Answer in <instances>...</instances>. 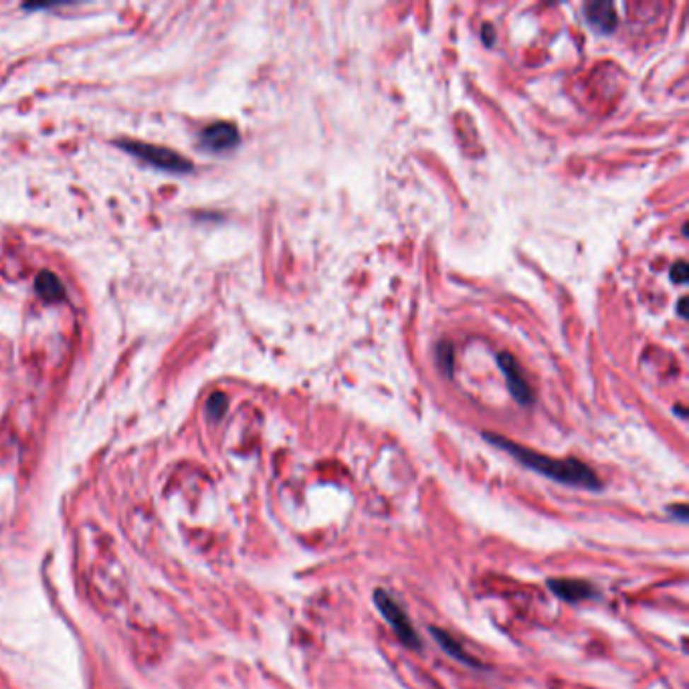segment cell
Masks as SVG:
<instances>
[{
    "mask_svg": "<svg viewBox=\"0 0 689 689\" xmlns=\"http://www.w3.org/2000/svg\"><path fill=\"white\" fill-rule=\"evenodd\" d=\"M497 364H499V370L504 374V378L507 382V388H509V394L516 398V403L520 407H532L535 400L534 388L530 386V382L526 380L523 376V370L521 366L518 364V360L507 354V352H502L497 356Z\"/></svg>",
    "mask_w": 689,
    "mask_h": 689,
    "instance_id": "4",
    "label": "cell"
},
{
    "mask_svg": "<svg viewBox=\"0 0 689 689\" xmlns=\"http://www.w3.org/2000/svg\"><path fill=\"white\" fill-rule=\"evenodd\" d=\"M586 21L601 33H613L617 28V13L610 2H589L584 6Z\"/></svg>",
    "mask_w": 689,
    "mask_h": 689,
    "instance_id": "8",
    "label": "cell"
},
{
    "mask_svg": "<svg viewBox=\"0 0 689 689\" xmlns=\"http://www.w3.org/2000/svg\"><path fill=\"white\" fill-rule=\"evenodd\" d=\"M372 601L378 608V613L390 625L396 639L410 651H422V641L417 629L412 627V620L407 615V610L394 598L386 589H376L372 594Z\"/></svg>",
    "mask_w": 689,
    "mask_h": 689,
    "instance_id": "2",
    "label": "cell"
},
{
    "mask_svg": "<svg viewBox=\"0 0 689 689\" xmlns=\"http://www.w3.org/2000/svg\"><path fill=\"white\" fill-rule=\"evenodd\" d=\"M667 511L673 516V518H677L679 521H688V518H689V509H688V506L685 504H676V506H669L667 507Z\"/></svg>",
    "mask_w": 689,
    "mask_h": 689,
    "instance_id": "13",
    "label": "cell"
},
{
    "mask_svg": "<svg viewBox=\"0 0 689 689\" xmlns=\"http://www.w3.org/2000/svg\"><path fill=\"white\" fill-rule=\"evenodd\" d=\"M435 354H436V364H439V368H441V372L451 378V376H453V368H455V350H453V344L447 342V340L439 342L435 348Z\"/></svg>",
    "mask_w": 689,
    "mask_h": 689,
    "instance_id": "10",
    "label": "cell"
},
{
    "mask_svg": "<svg viewBox=\"0 0 689 689\" xmlns=\"http://www.w3.org/2000/svg\"><path fill=\"white\" fill-rule=\"evenodd\" d=\"M483 436H485V441L492 443L493 447L506 451L507 455H511L518 463L532 469L535 473H540V475H544V477L556 481V483H562V485H568V487H578V490H586V492H601L605 487L601 477L596 475V471L586 463H582L580 459H556V457H550V455H542L538 451L528 449L523 445L509 441L506 436L493 435V433H483Z\"/></svg>",
    "mask_w": 689,
    "mask_h": 689,
    "instance_id": "1",
    "label": "cell"
},
{
    "mask_svg": "<svg viewBox=\"0 0 689 689\" xmlns=\"http://www.w3.org/2000/svg\"><path fill=\"white\" fill-rule=\"evenodd\" d=\"M677 311H679V315H681V318H685V315H688V313H685V297H681V299H679V303H677Z\"/></svg>",
    "mask_w": 689,
    "mask_h": 689,
    "instance_id": "15",
    "label": "cell"
},
{
    "mask_svg": "<svg viewBox=\"0 0 689 689\" xmlns=\"http://www.w3.org/2000/svg\"><path fill=\"white\" fill-rule=\"evenodd\" d=\"M226 405H228V400H226L225 394L214 393L211 398H209V405H207V408H209V415H211L212 419H221V417L225 415Z\"/></svg>",
    "mask_w": 689,
    "mask_h": 689,
    "instance_id": "11",
    "label": "cell"
},
{
    "mask_svg": "<svg viewBox=\"0 0 689 689\" xmlns=\"http://www.w3.org/2000/svg\"><path fill=\"white\" fill-rule=\"evenodd\" d=\"M200 141H202L204 148H209L212 152H225V150H231V148H235L239 144V129L233 124L219 122V124H212L202 132Z\"/></svg>",
    "mask_w": 689,
    "mask_h": 689,
    "instance_id": "6",
    "label": "cell"
},
{
    "mask_svg": "<svg viewBox=\"0 0 689 689\" xmlns=\"http://www.w3.org/2000/svg\"><path fill=\"white\" fill-rule=\"evenodd\" d=\"M688 275H689V269L685 261H677L676 265L671 267V279H673L676 283H685L688 282Z\"/></svg>",
    "mask_w": 689,
    "mask_h": 689,
    "instance_id": "12",
    "label": "cell"
},
{
    "mask_svg": "<svg viewBox=\"0 0 689 689\" xmlns=\"http://www.w3.org/2000/svg\"><path fill=\"white\" fill-rule=\"evenodd\" d=\"M492 33H493V30H492V25H483V37H485V42H487V45H492V42H493V39H492L493 35H492Z\"/></svg>",
    "mask_w": 689,
    "mask_h": 689,
    "instance_id": "14",
    "label": "cell"
},
{
    "mask_svg": "<svg viewBox=\"0 0 689 689\" xmlns=\"http://www.w3.org/2000/svg\"><path fill=\"white\" fill-rule=\"evenodd\" d=\"M548 591L564 603H582L594 596V586L580 578H550Z\"/></svg>",
    "mask_w": 689,
    "mask_h": 689,
    "instance_id": "5",
    "label": "cell"
},
{
    "mask_svg": "<svg viewBox=\"0 0 689 689\" xmlns=\"http://www.w3.org/2000/svg\"><path fill=\"white\" fill-rule=\"evenodd\" d=\"M429 635L433 637V641H435L436 645L443 649L449 657H453L455 661L463 663V665H469V667H481V663L475 661V659L465 651L463 645H461L453 635L447 633L445 629H441V627H429Z\"/></svg>",
    "mask_w": 689,
    "mask_h": 689,
    "instance_id": "7",
    "label": "cell"
},
{
    "mask_svg": "<svg viewBox=\"0 0 689 689\" xmlns=\"http://www.w3.org/2000/svg\"><path fill=\"white\" fill-rule=\"evenodd\" d=\"M35 287L39 291V296L47 301H59L65 297V287L61 279L57 277L55 273H49V271H41L37 275V282H35Z\"/></svg>",
    "mask_w": 689,
    "mask_h": 689,
    "instance_id": "9",
    "label": "cell"
},
{
    "mask_svg": "<svg viewBox=\"0 0 689 689\" xmlns=\"http://www.w3.org/2000/svg\"><path fill=\"white\" fill-rule=\"evenodd\" d=\"M117 146L160 170H168V172L192 170V164L188 158H184L183 154H178L170 148H164V146H154V144H144V141L136 140H122L117 141Z\"/></svg>",
    "mask_w": 689,
    "mask_h": 689,
    "instance_id": "3",
    "label": "cell"
}]
</instances>
